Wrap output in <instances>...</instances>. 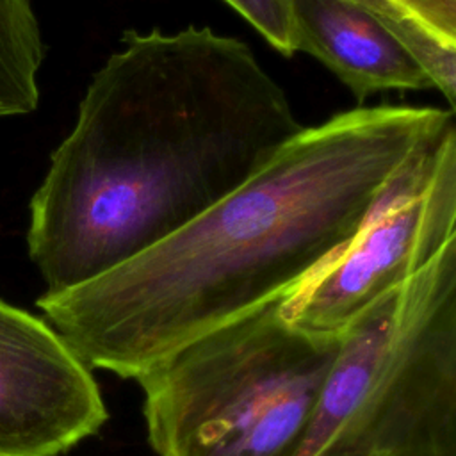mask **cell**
Instances as JSON below:
<instances>
[{"instance_id": "cell-7", "label": "cell", "mask_w": 456, "mask_h": 456, "mask_svg": "<svg viewBox=\"0 0 456 456\" xmlns=\"http://www.w3.org/2000/svg\"><path fill=\"white\" fill-rule=\"evenodd\" d=\"M292 46L331 69L358 103L387 89H431L417 59L349 0H292Z\"/></svg>"}, {"instance_id": "cell-2", "label": "cell", "mask_w": 456, "mask_h": 456, "mask_svg": "<svg viewBox=\"0 0 456 456\" xmlns=\"http://www.w3.org/2000/svg\"><path fill=\"white\" fill-rule=\"evenodd\" d=\"M451 125L454 112L438 107L335 114L164 240L36 305L89 369L137 379L290 296L356 233L395 171Z\"/></svg>"}, {"instance_id": "cell-8", "label": "cell", "mask_w": 456, "mask_h": 456, "mask_svg": "<svg viewBox=\"0 0 456 456\" xmlns=\"http://www.w3.org/2000/svg\"><path fill=\"white\" fill-rule=\"evenodd\" d=\"M376 16L456 103V0H349Z\"/></svg>"}, {"instance_id": "cell-10", "label": "cell", "mask_w": 456, "mask_h": 456, "mask_svg": "<svg viewBox=\"0 0 456 456\" xmlns=\"http://www.w3.org/2000/svg\"><path fill=\"white\" fill-rule=\"evenodd\" d=\"M280 53L292 55V0H224Z\"/></svg>"}, {"instance_id": "cell-1", "label": "cell", "mask_w": 456, "mask_h": 456, "mask_svg": "<svg viewBox=\"0 0 456 456\" xmlns=\"http://www.w3.org/2000/svg\"><path fill=\"white\" fill-rule=\"evenodd\" d=\"M303 128L246 41L196 25L125 32L30 200L28 255L46 292L164 240Z\"/></svg>"}, {"instance_id": "cell-9", "label": "cell", "mask_w": 456, "mask_h": 456, "mask_svg": "<svg viewBox=\"0 0 456 456\" xmlns=\"http://www.w3.org/2000/svg\"><path fill=\"white\" fill-rule=\"evenodd\" d=\"M43 59L45 43L32 0H0V118L37 109Z\"/></svg>"}, {"instance_id": "cell-3", "label": "cell", "mask_w": 456, "mask_h": 456, "mask_svg": "<svg viewBox=\"0 0 456 456\" xmlns=\"http://www.w3.org/2000/svg\"><path fill=\"white\" fill-rule=\"evenodd\" d=\"M296 456H456V239L342 330Z\"/></svg>"}, {"instance_id": "cell-4", "label": "cell", "mask_w": 456, "mask_h": 456, "mask_svg": "<svg viewBox=\"0 0 456 456\" xmlns=\"http://www.w3.org/2000/svg\"><path fill=\"white\" fill-rule=\"evenodd\" d=\"M267 305L180 347L135 381L157 456H296L340 335Z\"/></svg>"}, {"instance_id": "cell-5", "label": "cell", "mask_w": 456, "mask_h": 456, "mask_svg": "<svg viewBox=\"0 0 456 456\" xmlns=\"http://www.w3.org/2000/svg\"><path fill=\"white\" fill-rule=\"evenodd\" d=\"M456 239V126L415 151L356 233L280 308L308 331L340 335L374 299L419 273Z\"/></svg>"}, {"instance_id": "cell-6", "label": "cell", "mask_w": 456, "mask_h": 456, "mask_svg": "<svg viewBox=\"0 0 456 456\" xmlns=\"http://www.w3.org/2000/svg\"><path fill=\"white\" fill-rule=\"evenodd\" d=\"M107 419L91 369L61 333L0 299V456H59Z\"/></svg>"}]
</instances>
